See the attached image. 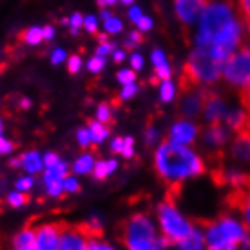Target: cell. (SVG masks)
Masks as SVG:
<instances>
[{"label": "cell", "instance_id": "1", "mask_svg": "<svg viewBox=\"0 0 250 250\" xmlns=\"http://www.w3.org/2000/svg\"><path fill=\"white\" fill-rule=\"evenodd\" d=\"M156 172L163 182L169 185H180L183 180L200 176L205 172V162L187 145L174 144V142H163L156 150L154 156Z\"/></svg>", "mask_w": 250, "mask_h": 250}, {"label": "cell", "instance_id": "2", "mask_svg": "<svg viewBox=\"0 0 250 250\" xmlns=\"http://www.w3.org/2000/svg\"><path fill=\"white\" fill-rule=\"evenodd\" d=\"M205 247L212 250L250 249V230L232 214H221L203 223Z\"/></svg>", "mask_w": 250, "mask_h": 250}, {"label": "cell", "instance_id": "3", "mask_svg": "<svg viewBox=\"0 0 250 250\" xmlns=\"http://www.w3.org/2000/svg\"><path fill=\"white\" fill-rule=\"evenodd\" d=\"M223 63L225 60H221L210 47L196 45L183 67L182 91L187 93L194 85H200V83H205V85L216 83L221 78Z\"/></svg>", "mask_w": 250, "mask_h": 250}, {"label": "cell", "instance_id": "4", "mask_svg": "<svg viewBox=\"0 0 250 250\" xmlns=\"http://www.w3.org/2000/svg\"><path fill=\"white\" fill-rule=\"evenodd\" d=\"M238 17L239 9L232 0H208L201 11L200 20H198L200 25H198V33H196V45L208 47L214 37Z\"/></svg>", "mask_w": 250, "mask_h": 250}, {"label": "cell", "instance_id": "5", "mask_svg": "<svg viewBox=\"0 0 250 250\" xmlns=\"http://www.w3.org/2000/svg\"><path fill=\"white\" fill-rule=\"evenodd\" d=\"M163 239H158L156 227L147 214H134L127 219L122 227V241L127 249L131 250H149V249H163L169 243H163Z\"/></svg>", "mask_w": 250, "mask_h": 250}, {"label": "cell", "instance_id": "6", "mask_svg": "<svg viewBox=\"0 0 250 250\" xmlns=\"http://www.w3.org/2000/svg\"><path fill=\"white\" fill-rule=\"evenodd\" d=\"M174 198V194H167V198L158 205V221L163 236L169 239L170 245H180L192 232L194 227L180 214Z\"/></svg>", "mask_w": 250, "mask_h": 250}, {"label": "cell", "instance_id": "7", "mask_svg": "<svg viewBox=\"0 0 250 250\" xmlns=\"http://www.w3.org/2000/svg\"><path fill=\"white\" fill-rule=\"evenodd\" d=\"M221 78L234 91L241 93L250 85V44L245 42L223 63Z\"/></svg>", "mask_w": 250, "mask_h": 250}, {"label": "cell", "instance_id": "8", "mask_svg": "<svg viewBox=\"0 0 250 250\" xmlns=\"http://www.w3.org/2000/svg\"><path fill=\"white\" fill-rule=\"evenodd\" d=\"M212 178L218 185L230 188V192L250 187V170L245 169V167H239V165L232 162L219 165V167H214Z\"/></svg>", "mask_w": 250, "mask_h": 250}, {"label": "cell", "instance_id": "9", "mask_svg": "<svg viewBox=\"0 0 250 250\" xmlns=\"http://www.w3.org/2000/svg\"><path fill=\"white\" fill-rule=\"evenodd\" d=\"M227 158L232 163L250 170V127L234 132V136L227 145Z\"/></svg>", "mask_w": 250, "mask_h": 250}, {"label": "cell", "instance_id": "10", "mask_svg": "<svg viewBox=\"0 0 250 250\" xmlns=\"http://www.w3.org/2000/svg\"><path fill=\"white\" fill-rule=\"evenodd\" d=\"M203 93V118L207 124H223L229 113V104L223 96L214 91H201Z\"/></svg>", "mask_w": 250, "mask_h": 250}, {"label": "cell", "instance_id": "11", "mask_svg": "<svg viewBox=\"0 0 250 250\" xmlns=\"http://www.w3.org/2000/svg\"><path fill=\"white\" fill-rule=\"evenodd\" d=\"M230 134L232 132L227 129L225 124H208L201 132V140L212 154H221L230 142Z\"/></svg>", "mask_w": 250, "mask_h": 250}, {"label": "cell", "instance_id": "12", "mask_svg": "<svg viewBox=\"0 0 250 250\" xmlns=\"http://www.w3.org/2000/svg\"><path fill=\"white\" fill-rule=\"evenodd\" d=\"M62 223H51V225H40L35 229L37 234V249L40 250H55L60 245V236L63 230Z\"/></svg>", "mask_w": 250, "mask_h": 250}, {"label": "cell", "instance_id": "13", "mask_svg": "<svg viewBox=\"0 0 250 250\" xmlns=\"http://www.w3.org/2000/svg\"><path fill=\"white\" fill-rule=\"evenodd\" d=\"M89 241H91V238L85 234V230L82 229V225L63 227L58 249H62V250H83V249H87Z\"/></svg>", "mask_w": 250, "mask_h": 250}, {"label": "cell", "instance_id": "14", "mask_svg": "<svg viewBox=\"0 0 250 250\" xmlns=\"http://www.w3.org/2000/svg\"><path fill=\"white\" fill-rule=\"evenodd\" d=\"M65 176H67V163L63 162H58L57 165L45 169L44 183H45V190H47L49 196L58 198L63 192V180H65Z\"/></svg>", "mask_w": 250, "mask_h": 250}, {"label": "cell", "instance_id": "15", "mask_svg": "<svg viewBox=\"0 0 250 250\" xmlns=\"http://www.w3.org/2000/svg\"><path fill=\"white\" fill-rule=\"evenodd\" d=\"M208 0H174V9L183 24H194L201 17V11Z\"/></svg>", "mask_w": 250, "mask_h": 250}, {"label": "cell", "instance_id": "16", "mask_svg": "<svg viewBox=\"0 0 250 250\" xmlns=\"http://www.w3.org/2000/svg\"><path fill=\"white\" fill-rule=\"evenodd\" d=\"M229 203L239 214V219L250 230V187L243 190H234L229 194Z\"/></svg>", "mask_w": 250, "mask_h": 250}, {"label": "cell", "instance_id": "17", "mask_svg": "<svg viewBox=\"0 0 250 250\" xmlns=\"http://www.w3.org/2000/svg\"><path fill=\"white\" fill-rule=\"evenodd\" d=\"M196 136H198V127L192 122H187V118L176 122L169 131V140L174 144L188 145L196 140Z\"/></svg>", "mask_w": 250, "mask_h": 250}, {"label": "cell", "instance_id": "18", "mask_svg": "<svg viewBox=\"0 0 250 250\" xmlns=\"http://www.w3.org/2000/svg\"><path fill=\"white\" fill-rule=\"evenodd\" d=\"M225 127L234 134V132H239L243 129H249L250 127V113L243 107V104L239 102V105L236 107H229V113L225 116Z\"/></svg>", "mask_w": 250, "mask_h": 250}, {"label": "cell", "instance_id": "19", "mask_svg": "<svg viewBox=\"0 0 250 250\" xmlns=\"http://www.w3.org/2000/svg\"><path fill=\"white\" fill-rule=\"evenodd\" d=\"M182 114L185 118H194V116H198V114L203 111V93H196V94H190L187 91L185 96H183V102H182Z\"/></svg>", "mask_w": 250, "mask_h": 250}, {"label": "cell", "instance_id": "20", "mask_svg": "<svg viewBox=\"0 0 250 250\" xmlns=\"http://www.w3.org/2000/svg\"><path fill=\"white\" fill-rule=\"evenodd\" d=\"M13 247L19 250H33L37 249V234L35 229H24L13 239Z\"/></svg>", "mask_w": 250, "mask_h": 250}, {"label": "cell", "instance_id": "21", "mask_svg": "<svg viewBox=\"0 0 250 250\" xmlns=\"http://www.w3.org/2000/svg\"><path fill=\"white\" fill-rule=\"evenodd\" d=\"M20 167L25 169L29 174H35V172H40L42 167H44V160L40 158L37 150H29V152H24L20 156Z\"/></svg>", "mask_w": 250, "mask_h": 250}, {"label": "cell", "instance_id": "22", "mask_svg": "<svg viewBox=\"0 0 250 250\" xmlns=\"http://www.w3.org/2000/svg\"><path fill=\"white\" fill-rule=\"evenodd\" d=\"M178 247H180V249H188V250L203 249V247H205V232H203V227H201V229L200 227H194L192 232H190Z\"/></svg>", "mask_w": 250, "mask_h": 250}, {"label": "cell", "instance_id": "23", "mask_svg": "<svg viewBox=\"0 0 250 250\" xmlns=\"http://www.w3.org/2000/svg\"><path fill=\"white\" fill-rule=\"evenodd\" d=\"M118 167V162L116 160H105V162H98L94 163V169H93V174L96 180H105L107 176H111L116 170Z\"/></svg>", "mask_w": 250, "mask_h": 250}, {"label": "cell", "instance_id": "24", "mask_svg": "<svg viewBox=\"0 0 250 250\" xmlns=\"http://www.w3.org/2000/svg\"><path fill=\"white\" fill-rule=\"evenodd\" d=\"M93 169H94L93 154H82L73 163V170H75L76 174H89V172H93Z\"/></svg>", "mask_w": 250, "mask_h": 250}, {"label": "cell", "instance_id": "25", "mask_svg": "<svg viewBox=\"0 0 250 250\" xmlns=\"http://www.w3.org/2000/svg\"><path fill=\"white\" fill-rule=\"evenodd\" d=\"M89 132H91V140L94 144H102L107 136H109V129L105 124H102L100 120L96 122H89Z\"/></svg>", "mask_w": 250, "mask_h": 250}, {"label": "cell", "instance_id": "26", "mask_svg": "<svg viewBox=\"0 0 250 250\" xmlns=\"http://www.w3.org/2000/svg\"><path fill=\"white\" fill-rule=\"evenodd\" d=\"M20 38L24 40L25 44H29V45H37L40 44L42 40H44V35H42V27H29V29H25L22 35H20Z\"/></svg>", "mask_w": 250, "mask_h": 250}, {"label": "cell", "instance_id": "27", "mask_svg": "<svg viewBox=\"0 0 250 250\" xmlns=\"http://www.w3.org/2000/svg\"><path fill=\"white\" fill-rule=\"evenodd\" d=\"M174 94H176V87L174 83L169 80H163L162 82V87H160V96H162V102L165 104H169V102L174 100Z\"/></svg>", "mask_w": 250, "mask_h": 250}, {"label": "cell", "instance_id": "28", "mask_svg": "<svg viewBox=\"0 0 250 250\" xmlns=\"http://www.w3.org/2000/svg\"><path fill=\"white\" fill-rule=\"evenodd\" d=\"M104 27H105L107 33H111V35H116L124 29V24H122V20L113 17V15H109L107 19H104Z\"/></svg>", "mask_w": 250, "mask_h": 250}, {"label": "cell", "instance_id": "29", "mask_svg": "<svg viewBox=\"0 0 250 250\" xmlns=\"http://www.w3.org/2000/svg\"><path fill=\"white\" fill-rule=\"evenodd\" d=\"M96 120H100L102 124H111V122H113L111 105H107V104H102V105H98V111H96Z\"/></svg>", "mask_w": 250, "mask_h": 250}, {"label": "cell", "instance_id": "30", "mask_svg": "<svg viewBox=\"0 0 250 250\" xmlns=\"http://www.w3.org/2000/svg\"><path fill=\"white\" fill-rule=\"evenodd\" d=\"M29 201V198L25 196V192H20V190H17V192H11L9 196H7V203L11 207H22L25 205Z\"/></svg>", "mask_w": 250, "mask_h": 250}, {"label": "cell", "instance_id": "31", "mask_svg": "<svg viewBox=\"0 0 250 250\" xmlns=\"http://www.w3.org/2000/svg\"><path fill=\"white\" fill-rule=\"evenodd\" d=\"M104 67H105V57H102V55H96L87 62V69L91 73H100Z\"/></svg>", "mask_w": 250, "mask_h": 250}, {"label": "cell", "instance_id": "32", "mask_svg": "<svg viewBox=\"0 0 250 250\" xmlns=\"http://www.w3.org/2000/svg\"><path fill=\"white\" fill-rule=\"evenodd\" d=\"M238 9L241 19L245 20L247 27L250 29V0H238Z\"/></svg>", "mask_w": 250, "mask_h": 250}, {"label": "cell", "instance_id": "33", "mask_svg": "<svg viewBox=\"0 0 250 250\" xmlns=\"http://www.w3.org/2000/svg\"><path fill=\"white\" fill-rule=\"evenodd\" d=\"M144 44V35H142V31H134L129 35V40L125 42V47L127 49H134L136 45H142Z\"/></svg>", "mask_w": 250, "mask_h": 250}, {"label": "cell", "instance_id": "34", "mask_svg": "<svg viewBox=\"0 0 250 250\" xmlns=\"http://www.w3.org/2000/svg\"><path fill=\"white\" fill-rule=\"evenodd\" d=\"M17 190H20V192H27V190H31L33 187H35V180H33L31 176H25V178H20V180H17Z\"/></svg>", "mask_w": 250, "mask_h": 250}, {"label": "cell", "instance_id": "35", "mask_svg": "<svg viewBox=\"0 0 250 250\" xmlns=\"http://www.w3.org/2000/svg\"><path fill=\"white\" fill-rule=\"evenodd\" d=\"M76 138H78V144H80V147H83V149H85V147H89V144L93 142V140H91V132H89V129H83V127L76 131Z\"/></svg>", "mask_w": 250, "mask_h": 250}, {"label": "cell", "instance_id": "36", "mask_svg": "<svg viewBox=\"0 0 250 250\" xmlns=\"http://www.w3.org/2000/svg\"><path fill=\"white\" fill-rule=\"evenodd\" d=\"M80 190V183L76 182L75 178H71V176H65V180H63V192H78Z\"/></svg>", "mask_w": 250, "mask_h": 250}, {"label": "cell", "instance_id": "37", "mask_svg": "<svg viewBox=\"0 0 250 250\" xmlns=\"http://www.w3.org/2000/svg\"><path fill=\"white\" fill-rule=\"evenodd\" d=\"M154 75H156L160 80H169V78H170L169 63L163 62V63H160V65H156V67H154Z\"/></svg>", "mask_w": 250, "mask_h": 250}, {"label": "cell", "instance_id": "38", "mask_svg": "<svg viewBox=\"0 0 250 250\" xmlns=\"http://www.w3.org/2000/svg\"><path fill=\"white\" fill-rule=\"evenodd\" d=\"M136 93H138V85L134 82H132V83H125L124 89H122V93H120V98H122V100H129V98H132Z\"/></svg>", "mask_w": 250, "mask_h": 250}, {"label": "cell", "instance_id": "39", "mask_svg": "<svg viewBox=\"0 0 250 250\" xmlns=\"http://www.w3.org/2000/svg\"><path fill=\"white\" fill-rule=\"evenodd\" d=\"M136 80V73L134 71H129V69H124V71H120L118 73V82L120 83H132V82Z\"/></svg>", "mask_w": 250, "mask_h": 250}, {"label": "cell", "instance_id": "40", "mask_svg": "<svg viewBox=\"0 0 250 250\" xmlns=\"http://www.w3.org/2000/svg\"><path fill=\"white\" fill-rule=\"evenodd\" d=\"M122 154L125 158H132L134 156V140L131 136L124 138V149H122Z\"/></svg>", "mask_w": 250, "mask_h": 250}, {"label": "cell", "instance_id": "41", "mask_svg": "<svg viewBox=\"0 0 250 250\" xmlns=\"http://www.w3.org/2000/svg\"><path fill=\"white\" fill-rule=\"evenodd\" d=\"M82 67V58L80 57H76V55H73V57L67 60V69H69V73L71 75H76L78 71H80Z\"/></svg>", "mask_w": 250, "mask_h": 250}, {"label": "cell", "instance_id": "42", "mask_svg": "<svg viewBox=\"0 0 250 250\" xmlns=\"http://www.w3.org/2000/svg\"><path fill=\"white\" fill-rule=\"evenodd\" d=\"M83 27L94 35V33L98 31V20H96V17H85L83 19Z\"/></svg>", "mask_w": 250, "mask_h": 250}, {"label": "cell", "instance_id": "43", "mask_svg": "<svg viewBox=\"0 0 250 250\" xmlns=\"http://www.w3.org/2000/svg\"><path fill=\"white\" fill-rule=\"evenodd\" d=\"M69 22H71V27H73V35H76V33H78V27L83 25V17H82L80 13H75V15L69 19Z\"/></svg>", "mask_w": 250, "mask_h": 250}, {"label": "cell", "instance_id": "44", "mask_svg": "<svg viewBox=\"0 0 250 250\" xmlns=\"http://www.w3.org/2000/svg\"><path fill=\"white\" fill-rule=\"evenodd\" d=\"M114 47H113V44H109L107 40H102V44L96 47V55H102V57H107L111 51H113Z\"/></svg>", "mask_w": 250, "mask_h": 250}, {"label": "cell", "instance_id": "45", "mask_svg": "<svg viewBox=\"0 0 250 250\" xmlns=\"http://www.w3.org/2000/svg\"><path fill=\"white\" fill-rule=\"evenodd\" d=\"M136 25L142 33L149 31V29H152V19H149V17H142V19L136 22Z\"/></svg>", "mask_w": 250, "mask_h": 250}, {"label": "cell", "instance_id": "46", "mask_svg": "<svg viewBox=\"0 0 250 250\" xmlns=\"http://www.w3.org/2000/svg\"><path fill=\"white\" fill-rule=\"evenodd\" d=\"M239 96H241V98H239V102L243 104V107L250 113V85H249V87H245L243 91L239 93Z\"/></svg>", "mask_w": 250, "mask_h": 250}, {"label": "cell", "instance_id": "47", "mask_svg": "<svg viewBox=\"0 0 250 250\" xmlns=\"http://www.w3.org/2000/svg\"><path fill=\"white\" fill-rule=\"evenodd\" d=\"M60 162V158H58V154H55V152H47L44 156V167L47 169V167H53V165H57V163Z\"/></svg>", "mask_w": 250, "mask_h": 250}, {"label": "cell", "instance_id": "48", "mask_svg": "<svg viewBox=\"0 0 250 250\" xmlns=\"http://www.w3.org/2000/svg\"><path fill=\"white\" fill-rule=\"evenodd\" d=\"M152 65L156 67V65H160V63H163V62H167L165 60V55H163V51H160V49H154L152 51Z\"/></svg>", "mask_w": 250, "mask_h": 250}, {"label": "cell", "instance_id": "49", "mask_svg": "<svg viewBox=\"0 0 250 250\" xmlns=\"http://www.w3.org/2000/svg\"><path fill=\"white\" fill-rule=\"evenodd\" d=\"M13 150V144L9 142V140H6V138L0 136V154H9Z\"/></svg>", "mask_w": 250, "mask_h": 250}, {"label": "cell", "instance_id": "50", "mask_svg": "<svg viewBox=\"0 0 250 250\" xmlns=\"http://www.w3.org/2000/svg\"><path fill=\"white\" fill-rule=\"evenodd\" d=\"M65 60V51L63 49H55L51 55V62L53 63H62Z\"/></svg>", "mask_w": 250, "mask_h": 250}, {"label": "cell", "instance_id": "51", "mask_svg": "<svg viewBox=\"0 0 250 250\" xmlns=\"http://www.w3.org/2000/svg\"><path fill=\"white\" fill-rule=\"evenodd\" d=\"M142 17H144V15H142V9H140V7H132V9H129V19H131L134 24H136Z\"/></svg>", "mask_w": 250, "mask_h": 250}, {"label": "cell", "instance_id": "52", "mask_svg": "<svg viewBox=\"0 0 250 250\" xmlns=\"http://www.w3.org/2000/svg\"><path fill=\"white\" fill-rule=\"evenodd\" d=\"M145 136H147V142H149V144H154V142L158 140V131L154 129V127H147Z\"/></svg>", "mask_w": 250, "mask_h": 250}, {"label": "cell", "instance_id": "53", "mask_svg": "<svg viewBox=\"0 0 250 250\" xmlns=\"http://www.w3.org/2000/svg\"><path fill=\"white\" fill-rule=\"evenodd\" d=\"M131 65H132V69H142L144 67V58L140 57V55H132Z\"/></svg>", "mask_w": 250, "mask_h": 250}, {"label": "cell", "instance_id": "54", "mask_svg": "<svg viewBox=\"0 0 250 250\" xmlns=\"http://www.w3.org/2000/svg\"><path fill=\"white\" fill-rule=\"evenodd\" d=\"M111 149L114 152H122V149H124V138H114V142L111 144Z\"/></svg>", "mask_w": 250, "mask_h": 250}, {"label": "cell", "instance_id": "55", "mask_svg": "<svg viewBox=\"0 0 250 250\" xmlns=\"http://www.w3.org/2000/svg\"><path fill=\"white\" fill-rule=\"evenodd\" d=\"M42 35H44V40H51L55 37V29L51 25H45V27H42Z\"/></svg>", "mask_w": 250, "mask_h": 250}, {"label": "cell", "instance_id": "56", "mask_svg": "<svg viewBox=\"0 0 250 250\" xmlns=\"http://www.w3.org/2000/svg\"><path fill=\"white\" fill-rule=\"evenodd\" d=\"M113 58H114V62H124V58H125V51L124 49H118V51H114L113 53Z\"/></svg>", "mask_w": 250, "mask_h": 250}, {"label": "cell", "instance_id": "57", "mask_svg": "<svg viewBox=\"0 0 250 250\" xmlns=\"http://www.w3.org/2000/svg\"><path fill=\"white\" fill-rule=\"evenodd\" d=\"M100 2V6H114L118 0H98Z\"/></svg>", "mask_w": 250, "mask_h": 250}, {"label": "cell", "instance_id": "58", "mask_svg": "<svg viewBox=\"0 0 250 250\" xmlns=\"http://www.w3.org/2000/svg\"><path fill=\"white\" fill-rule=\"evenodd\" d=\"M29 105H31V102H29V100H22V102H20V107H22V109H27Z\"/></svg>", "mask_w": 250, "mask_h": 250}, {"label": "cell", "instance_id": "59", "mask_svg": "<svg viewBox=\"0 0 250 250\" xmlns=\"http://www.w3.org/2000/svg\"><path fill=\"white\" fill-rule=\"evenodd\" d=\"M9 167H20V158L19 160H11V162H9Z\"/></svg>", "mask_w": 250, "mask_h": 250}, {"label": "cell", "instance_id": "60", "mask_svg": "<svg viewBox=\"0 0 250 250\" xmlns=\"http://www.w3.org/2000/svg\"><path fill=\"white\" fill-rule=\"evenodd\" d=\"M120 2H124V4H127V6H129V4H132V0H120Z\"/></svg>", "mask_w": 250, "mask_h": 250}, {"label": "cell", "instance_id": "61", "mask_svg": "<svg viewBox=\"0 0 250 250\" xmlns=\"http://www.w3.org/2000/svg\"><path fill=\"white\" fill-rule=\"evenodd\" d=\"M0 136H2V122H0Z\"/></svg>", "mask_w": 250, "mask_h": 250}]
</instances>
